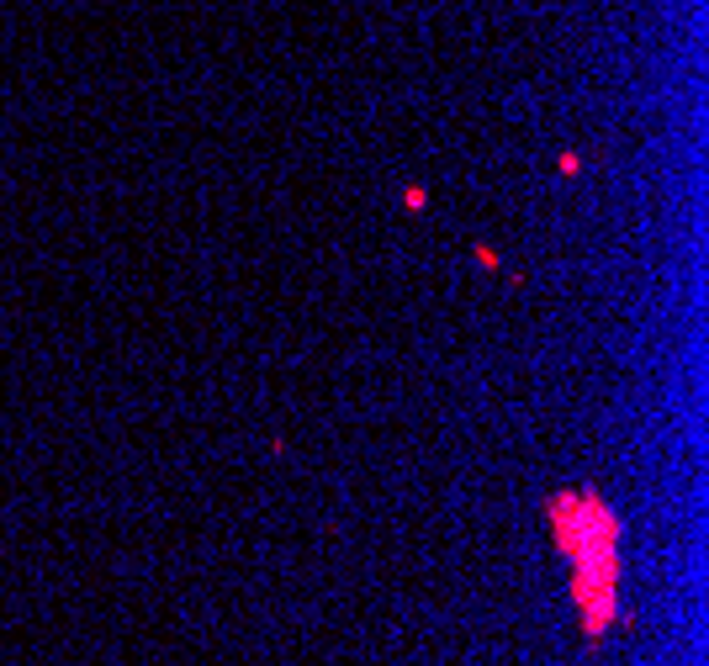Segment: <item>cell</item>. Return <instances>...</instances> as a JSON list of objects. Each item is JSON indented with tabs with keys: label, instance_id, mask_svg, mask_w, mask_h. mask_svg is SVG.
<instances>
[{
	"label": "cell",
	"instance_id": "1",
	"mask_svg": "<svg viewBox=\"0 0 709 666\" xmlns=\"http://www.w3.org/2000/svg\"><path fill=\"white\" fill-rule=\"evenodd\" d=\"M551 534L572 555V603L587 650H598L619 618V518L598 492H561L545 502Z\"/></svg>",
	"mask_w": 709,
	"mask_h": 666
}]
</instances>
